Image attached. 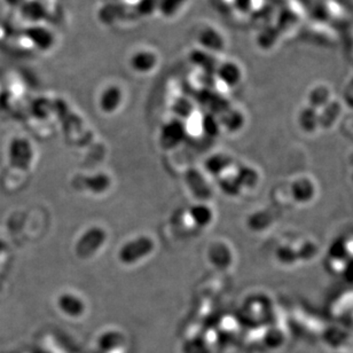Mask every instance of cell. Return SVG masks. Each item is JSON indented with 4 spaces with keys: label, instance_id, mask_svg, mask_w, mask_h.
I'll return each mask as SVG.
<instances>
[{
    "label": "cell",
    "instance_id": "7a4b0ae2",
    "mask_svg": "<svg viewBox=\"0 0 353 353\" xmlns=\"http://www.w3.org/2000/svg\"><path fill=\"white\" fill-rule=\"evenodd\" d=\"M159 61L157 52L150 48H139L130 55L129 67L137 75L146 76L157 68Z\"/></svg>",
    "mask_w": 353,
    "mask_h": 353
},
{
    "label": "cell",
    "instance_id": "8992f818",
    "mask_svg": "<svg viewBox=\"0 0 353 353\" xmlns=\"http://www.w3.org/2000/svg\"><path fill=\"white\" fill-rule=\"evenodd\" d=\"M20 15L29 24H43L48 17V7L41 0H27L19 8Z\"/></svg>",
    "mask_w": 353,
    "mask_h": 353
},
{
    "label": "cell",
    "instance_id": "6da1fadb",
    "mask_svg": "<svg viewBox=\"0 0 353 353\" xmlns=\"http://www.w3.org/2000/svg\"><path fill=\"white\" fill-rule=\"evenodd\" d=\"M24 36L38 51H51L57 44L54 32L44 24H29L24 30Z\"/></svg>",
    "mask_w": 353,
    "mask_h": 353
},
{
    "label": "cell",
    "instance_id": "52a82bcc",
    "mask_svg": "<svg viewBox=\"0 0 353 353\" xmlns=\"http://www.w3.org/2000/svg\"><path fill=\"white\" fill-rule=\"evenodd\" d=\"M190 61L192 65L204 72H212L214 74L218 63L214 60V54L209 52L203 51L201 48H195L190 52Z\"/></svg>",
    "mask_w": 353,
    "mask_h": 353
},
{
    "label": "cell",
    "instance_id": "3957f363",
    "mask_svg": "<svg viewBox=\"0 0 353 353\" xmlns=\"http://www.w3.org/2000/svg\"><path fill=\"white\" fill-rule=\"evenodd\" d=\"M123 99V88L117 84H109L99 94V107L105 114H112L122 105Z\"/></svg>",
    "mask_w": 353,
    "mask_h": 353
},
{
    "label": "cell",
    "instance_id": "ba28073f",
    "mask_svg": "<svg viewBox=\"0 0 353 353\" xmlns=\"http://www.w3.org/2000/svg\"><path fill=\"white\" fill-rule=\"evenodd\" d=\"M186 3L187 0H159L157 12L162 17L172 19L183 10Z\"/></svg>",
    "mask_w": 353,
    "mask_h": 353
},
{
    "label": "cell",
    "instance_id": "5b68a950",
    "mask_svg": "<svg viewBox=\"0 0 353 353\" xmlns=\"http://www.w3.org/2000/svg\"><path fill=\"white\" fill-rule=\"evenodd\" d=\"M214 75L221 84H224L228 88L238 86L243 79L241 67L234 61H224L218 63Z\"/></svg>",
    "mask_w": 353,
    "mask_h": 353
},
{
    "label": "cell",
    "instance_id": "30bf717a",
    "mask_svg": "<svg viewBox=\"0 0 353 353\" xmlns=\"http://www.w3.org/2000/svg\"><path fill=\"white\" fill-rule=\"evenodd\" d=\"M8 6L13 7V8H20L27 0H3Z\"/></svg>",
    "mask_w": 353,
    "mask_h": 353
},
{
    "label": "cell",
    "instance_id": "9c48e42d",
    "mask_svg": "<svg viewBox=\"0 0 353 353\" xmlns=\"http://www.w3.org/2000/svg\"><path fill=\"white\" fill-rule=\"evenodd\" d=\"M159 0H139L137 3V12L141 17H152L157 13Z\"/></svg>",
    "mask_w": 353,
    "mask_h": 353
},
{
    "label": "cell",
    "instance_id": "277c9868",
    "mask_svg": "<svg viewBox=\"0 0 353 353\" xmlns=\"http://www.w3.org/2000/svg\"><path fill=\"white\" fill-rule=\"evenodd\" d=\"M197 43L201 50L209 52L211 54L224 51L225 38L221 31L212 27H205L201 29L196 36Z\"/></svg>",
    "mask_w": 353,
    "mask_h": 353
}]
</instances>
